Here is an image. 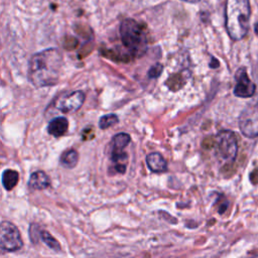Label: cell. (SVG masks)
I'll return each instance as SVG.
<instances>
[{
    "label": "cell",
    "instance_id": "cell-2",
    "mask_svg": "<svg viewBox=\"0 0 258 258\" xmlns=\"http://www.w3.org/2000/svg\"><path fill=\"white\" fill-rule=\"evenodd\" d=\"M225 19L226 29L230 37L233 40L242 39L249 30V0H227Z\"/></svg>",
    "mask_w": 258,
    "mask_h": 258
},
{
    "label": "cell",
    "instance_id": "cell-1",
    "mask_svg": "<svg viewBox=\"0 0 258 258\" xmlns=\"http://www.w3.org/2000/svg\"><path fill=\"white\" fill-rule=\"evenodd\" d=\"M61 66L62 56L58 49L47 48L36 52L28 63V81L35 88L54 86L59 80Z\"/></svg>",
    "mask_w": 258,
    "mask_h": 258
},
{
    "label": "cell",
    "instance_id": "cell-13",
    "mask_svg": "<svg viewBox=\"0 0 258 258\" xmlns=\"http://www.w3.org/2000/svg\"><path fill=\"white\" fill-rule=\"evenodd\" d=\"M19 173L14 169H5L2 173V184L6 190L13 189L18 183Z\"/></svg>",
    "mask_w": 258,
    "mask_h": 258
},
{
    "label": "cell",
    "instance_id": "cell-8",
    "mask_svg": "<svg viewBox=\"0 0 258 258\" xmlns=\"http://www.w3.org/2000/svg\"><path fill=\"white\" fill-rule=\"evenodd\" d=\"M235 79H236V85L234 88L235 96L240 98H249L254 95L256 86L249 79L245 68L242 67L237 70L235 74Z\"/></svg>",
    "mask_w": 258,
    "mask_h": 258
},
{
    "label": "cell",
    "instance_id": "cell-19",
    "mask_svg": "<svg viewBox=\"0 0 258 258\" xmlns=\"http://www.w3.org/2000/svg\"><path fill=\"white\" fill-rule=\"evenodd\" d=\"M182 1L187 2V3H197V2H199L200 0H182Z\"/></svg>",
    "mask_w": 258,
    "mask_h": 258
},
{
    "label": "cell",
    "instance_id": "cell-6",
    "mask_svg": "<svg viewBox=\"0 0 258 258\" xmlns=\"http://www.w3.org/2000/svg\"><path fill=\"white\" fill-rule=\"evenodd\" d=\"M239 127L241 132L250 138L258 136V106L251 105L246 108L240 118Z\"/></svg>",
    "mask_w": 258,
    "mask_h": 258
},
{
    "label": "cell",
    "instance_id": "cell-7",
    "mask_svg": "<svg viewBox=\"0 0 258 258\" xmlns=\"http://www.w3.org/2000/svg\"><path fill=\"white\" fill-rule=\"evenodd\" d=\"M85 99H86L85 93L81 90H77L60 97L56 101L54 106L57 110H59L62 113H66V114L75 113L83 106Z\"/></svg>",
    "mask_w": 258,
    "mask_h": 258
},
{
    "label": "cell",
    "instance_id": "cell-15",
    "mask_svg": "<svg viewBox=\"0 0 258 258\" xmlns=\"http://www.w3.org/2000/svg\"><path fill=\"white\" fill-rule=\"evenodd\" d=\"M130 135L124 132L118 133L113 137V148L125 149L126 146L130 143Z\"/></svg>",
    "mask_w": 258,
    "mask_h": 258
},
{
    "label": "cell",
    "instance_id": "cell-14",
    "mask_svg": "<svg viewBox=\"0 0 258 258\" xmlns=\"http://www.w3.org/2000/svg\"><path fill=\"white\" fill-rule=\"evenodd\" d=\"M40 238L43 241V243L46 246H48L50 249H52L54 251H60V245H59L58 241L54 237H52V235L49 232L44 231V230L41 231Z\"/></svg>",
    "mask_w": 258,
    "mask_h": 258
},
{
    "label": "cell",
    "instance_id": "cell-9",
    "mask_svg": "<svg viewBox=\"0 0 258 258\" xmlns=\"http://www.w3.org/2000/svg\"><path fill=\"white\" fill-rule=\"evenodd\" d=\"M50 185L49 176L42 170H36L30 174L28 186L33 190H42Z\"/></svg>",
    "mask_w": 258,
    "mask_h": 258
},
{
    "label": "cell",
    "instance_id": "cell-5",
    "mask_svg": "<svg viewBox=\"0 0 258 258\" xmlns=\"http://www.w3.org/2000/svg\"><path fill=\"white\" fill-rule=\"evenodd\" d=\"M216 142L219 156L227 162L234 161L238 152L237 138L234 132L230 130H221L217 134Z\"/></svg>",
    "mask_w": 258,
    "mask_h": 258
},
{
    "label": "cell",
    "instance_id": "cell-17",
    "mask_svg": "<svg viewBox=\"0 0 258 258\" xmlns=\"http://www.w3.org/2000/svg\"><path fill=\"white\" fill-rule=\"evenodd\" d=\"M161 72H162V66L160 63H155L149 69L148 77L151 79H156L160 76Z\"/></svg>",
    "mask_w": 258,
    "mask_h": 258
},
{
    "label": "cell",
    "instance_id": "cell-12",
    "mask_svg": "<svg viewBox=\"0 0 258 258\" xmlns=\"http://www.w3.org/2000/svg\"><path fill=\"white\" fill-rule=\"evenodd\" d=\"M79 161V153L75 149H69L64 151L60 158H59V163L62 167L64 168H74Z\"/></svg>",
    "mask_w": 258,
    "mask_h": 258
},
{
    "label": "cell",
    "instance_id": "cell-3",
    "mask_svg": "<svg viewBox=\"0 0 258 258\" xmlns=\"http://www.w3.org/2000/svg\"><path fill=\"white\" fill-rule=\"evenodd\" d=\"M120 36L123 45L136 57L142 56L147 50L145 29L132 18L124 19L120 24Z\"/></svg>",
    "mask_w": 258,
    "mask_h": 258
},
{
    "label": "cell",
    "instance_id": "cell-10",
    "mask_svg": "<svg viewBox=\"0 0 258 258\" xmlns=\"http://www.w3.org/2000/svg\"><path fill=\"white\" fill-rule=\"evenodd\" d=\"M146 164L152 172H163L167 170V162L158 152L149 153L146 156Z\"/></svg>",
    "mask_w": 258,
    "mask_h": 258
},
{
    "label": "cell",
    "instance_id": "cell-11",
    "mask_svg": "<svg viewBox=\"0 0 258 258\" xmlns=\"http://www.w3.org/2000/svg\"><path fill=\"white\" fill-rule=\"evenodd\" d=\"M69 128V121L66 117L59 116L53 118L47 125V132L48 134L54 137L62 136Z\"/></svg>",
    "mask_w": 258,
    "mask_h": 258
},
{
    "label": "cell",
    "instance_id": "cell-16",
    "mask_svg": "<svg viewBox=\"0 0 258 258\" xmlns=\"http://www.w3.org/2000/svg\"><path fill=\"white\" fill-rule=\"evenodd\" d=\"M119 122V118L116 114L110 113L107 115H104L99 120V127L101 129H108L114 125H116Z\"/></svg>",
    "mask_w": 258,
    "mask_h": 258
},
{
    "label": "cell",
    "instance_id": "cell-4",
    "mask_svg": "<svg viewBox=\"0 0 258 258\" xmlns=\"http://www.w3.org/2000/svg\"><path fill=\"white\" fill-rule=\"evenodd\" d=\"M23 246L18 228L9 221H3L0 225V247L5 252H15Z\"/></svg>",
    "mask_w": 258,
    "mask_h": 258
},
{
    "label": "cell",
    "instance_id": "cell-20",
    "mask_svg": "<svg viewBox=\"0 0 258 258\" xmlns=\"http://www.w3.org/2000/svg\"><path fill=\"white\" fill-rule=\"evenodd\" d=\"M254 30H255V33L258 35V22H256L255 27H254Z\"/></svg>",
    "mask_w": 258,
    "mask_h": 258
},
{
    "label": "cell",
    "instance_id": "cell-18",
    "mask_svg": "<svg viewBox=\"0 0 258 258\" xmlns=\"http://www.w3.org/2000/svg\"><path fill=\"white\" fill-rule=\"evenodd\" d=\"M210 67L211 68H218L219 67V61L215 58V57H212V61L210 62Z\"/></svg>",
    "mask_w": 258,
    "mask_h": 258
}]
</instances>
